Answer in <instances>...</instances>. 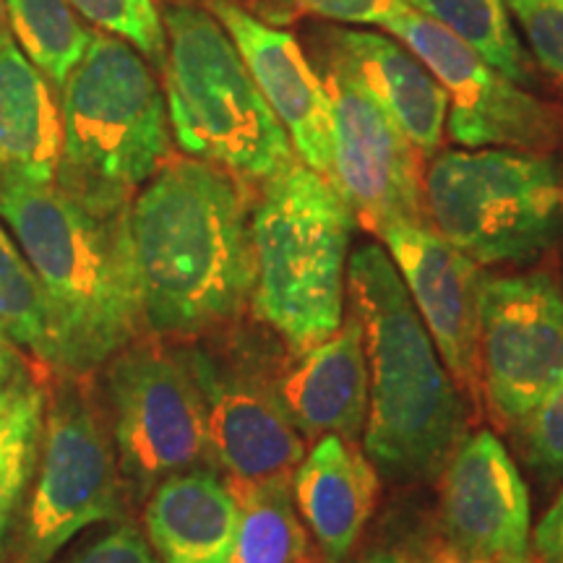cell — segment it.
Here are the masks:
<instances>
[{"mask_svg": "<svg viewBox=\"0 0 563 563\" xmlns=\"http://www.w3.org/2000/svg\"><path fill=\"white\" fill-rule=\"evenodd\" d=\"M26 382H32V378H24V382H13V384H9V382H0V418H3V415L11 410L13 399L19 397L21 386H24Z\"/></svg>", "mask_w": 563, "mask_h": 563, "instance_id": "cell-35", "label": "cell"}, {"mask_svg": "<svg viewBox=\"0 0 563 563\" xmlns=\"http://www.w3.org/2000/svg\"><path fill=\"white\" fill-rule=\"evenodd\" d=\"M321 60L342 68L394 118L422 157L441 150L446 136L449 100L418 55L391 34L365 30H321Z\"/></svg>", "mask_w": 563, "mask_h": 563, "instance_id": "cell-17", "label": "cell"}, {"mask_svg": "<svg viewBox=\"0 0 563 563\" xmlns=\"http://www.w3.org/2000/svg\"><path fill=\"white\" fill-rule=\"evenodd\" d=\"M199 340L183 350L207 402L217 473L238 485L290 483L306 439L279 397L282 365L269 344L232 327Z\"/></svg>", "mask_w": 563, "mask_h": 563, "instance_id": "cell-10", "label": "cell"}, {"mask_svg": "<svg viewBox=\"0 0 563 563\" xmlns=\"http://www.w3.org/2000/svg\"><path fill=\"white\" fill-rule=\"evenodd\" d=\"M352 311L361 316L368 355V418L363 452L399 481H428L467 431V410L452 373L415 311L410 292L382 245L350 256Z\"/></svg>", "mask_w": 563, "mask_h": 563, "instance_id": "cell-3", "label": "cell"}, {"mask_svg": "<svg viewBox=\"0 0 563 563\" xmlns=\"http://www.w3.org/2000/svg\"><path fill=\"white\" fill-rule=\"evenodd\" d=\"M228 485L241 504V525L228 563H319L295 511L290 483Z\"/></svg>", "mask_w": 563, "mask_h": 563, "instance_id": "cell-22", "label": "cell"}, {"mask_svg": "<svg viewBox=\"0 0 563 563\" xmlns=\"http://www.w3.org/2000/svg\"><path fill=\"white\" fill-rule=\"evenodd\" d=\"M352 228L355 217L334 183L298 157L258 183L251 308L290 355L340 329Z\"/></svg>", "mask_w": 563, "mask_h": 563, "instance_id": "cell-4", "label": "cell"}, {"mask_svg": "<svg viewBox=\"0 0 563 563\" xmlns=\"http://www.w3.org/2000/svg\"><path fill=\"white\" fill-rule=\"evenodd\" d=\"M45 384L26 382L11 410L0 418V561L11 548L13 530L24 509L34 470H37Z\"/></svg>", "mask_w": 563, "mask_h": 563, "instance_id": "cell-24", "label": "cell"}, {"mask_svg": "<svg viewBox=\"0 0 563 563\" xmlns=\"http://www.w3.org/2000/svg\"><path fill=\"white\" fill-rule=\"evenodd\" d=\"M0 220L40 285L47 371L91 376L146 332L129 207L97 211L55 183L0 180Z\"/></svg>", "mask_w": 563, "mask_h": 563, "instance_id": "cell-2", "label": "cell"}, {"mask_svg": "<svg viewBox=\"0 0 563 563\" xmlns=\"http://www.w3.org/2000/svg\"><path fill=\"white\" fill-rule=\"evenodd\" d=\"M382 26L410 47L441 84L449 100L446 131L456 144L467 150L504 146L538 154L563 144L561 108L509 79L433 19L405 3Z\"/></svg>", "mask_w": 563, "mask_h": 563, "instance_id": "cell-11", "label": "cell"}, {"mask_svg": "<svg viewBox=\"0 0 563 563\" xmlns=\"http://www.w3.org/2000/svg\"><path fill=\"white\" fill-rule=\"evenodd\" d=\"M55 186L97 211L131 207L170 157V121L150 60L121 37L91 30L84 58L58 91Z\"/></svg>", "mask_w": 563, "mask_h": 563, "instance_id": "cell-5", "label": "cell"}, {"mask_svg": "<svg viewBox=\"0 0 563 563\" xmlns=\"http://www.w3.org/2000/svg\"><path fill=\"white\" fill-rule=\"evenodd\" d=\"M5 13L19 51L60 91L70 68L87 53L89 26L70 0H5Z\"/></svg>", "mask_w": 563, "mask_h": 563, "instance_id": "cell-23", "label": "cell"}, {"mask_svg": "<svg viewBox=\"0 0 563 563\" xmlns=\"http://www.w3.org/2000/svg\"><path fill=\"white\" fill-rule=\"evenodd\" d=\"M443 540L501 563H530V490L490 431L456 443L441 470Z\"/></svg>", "mask_w": 563, "mask_h": 563, "instance_id": "cell-15", "label": "cell"}, {"mask_svg": "<svg viewBox=\"0 0 563 563\" xmlns=\"http://www.w3.org/2000/svg\"><path fill=\"white\" fill-rule=\"evenodd\" d=\"M91 30L121 37L162 68L165 63V24L157 0H70Z\"/></svg>", "mask_w": 563, "mask_h": 563, "instance_id": "cell-27", "label": "cell"}, {"mask_svg": "<svg viewBox=\"0 0 563 563\" xmlns=\"http://www.w3.org/2000/svg\"><path fill=\"white\" fill-rule=\"evenodd\" d=\"M561 207H563V188H561Z\"/></svg>", "mask_w": 563, "mask_h": 563, "instance_id": "cell-39", "label": "cell"}, {"mask_svg": "<svg viewBox=\"0 0 563 563\" xmlns=\"http://www.w3.org/2000/svg\"><path fill=\"white\" fill-rule=\"evenodd\" d=\"M378 488L376 464L355 441L336 433L316 439L295 467L292 501L329 563H340L357 543L376 509Z\"/></svg>", "mask_w": 563, "mask_h": 563, "instance_id": "cell-19", "label": "cell"}, {"mask_svg": "<svg viewBox=\"0 0 563 563\" xmlns=\"http://www.w3.org/2000/svg\"><path fill=\"white\" fill-rule=\"evenodd\" d=\"M165 24V104L180 152L235 173L251 186L298 157L253 81L243 55L209 9L170 3Z\"/></svg>", "mask_w": 563, "mask_h": 563, "instance_id": "cell-6", "label": "cell"}, {"mask_svg": "<svg viewBox=\"0 0 563 563\" xmlns=\"http://www.w3.org/2000/svg\"><path fill=\"white\" fill-rule=\"evenodd\" d=\"M251 183L170 154L129 207L146 332L199 340L232 327L253 295Z\"/></svg>", "mask_w": 563, "mask_h": 563, "instance_id": "cell-1", "label": "cell"}, {"mask_svg": "<svg viewBox=\"0 0 563 563\" xmlns=\"http://www.w3.org/2000/svg\"><path fill=\"white\" fill-rule=\"evenodd\" d=\"M530 538V551H534L538 563H563V488L553 498V504L548 506V511Z\"/></svg>", "mask_w": 563, "mask_h": 563, "instance_id": "cell-32", "label": "cell"}, {"mask_svg": "<svg viewBox=\"0 0 563 563\" xmlns=\"http://www.w3.org/2000/svg\"><path fill=\"white\" fill-rule=\"evenodd\" d=\"M382 241L439 357L470 405H481V264L464 256L428 220L394 222Z\"/></svg>", "mask_w": 563, "mask_h": 563, "instance_id": "cell-14", "label": "cell"}, {"mask_svg": "<svg viewBox=\"0 0 563 563\" xmlns=\"http://www.w3.org/2000/svg\"><path fill=\"white\" fill-rule=\"evenodd\" d=\"M0 327L19 347L45 363L47 329L37 279L16 238L0 224Z\"/></svg>", "mask_w": 563, "mask_h": 563, "instance_id": "cell-26", "label": "cell"}, {"mask_svg": "<svg viewBox=\"0 0 563 563\" xmlns=\"http://www.w3.org/2000/svg\"><path fill=\"white\" fill-rule=\"evenodd\" d=\"M352 563H407V561L399 559V555H394V553H371V555H365V559H357Z\"/></svg>", "mask_w": 563, "mask_h": 563, "instance_id": "cell-37", "label": "cell"}, {"mask_svg": "<svg viewBox=\"0 0 563 563\" xmlns=\"http://www.w3.org/2000/svg\"><path fill=\"white\" fill-rule=\"evenodd\" d=\"M426 220L475 264H525L561 228V175L538 152L446 150L422 178Z\"/></svg>", "mask_w": 563, "mask_h": 563, "instance_id": "cell-7", "label": "cell"}, {"mask_svg": "<svg viewBox=\"0 0 563 563\" xmlns=\"http://www.w3.org/2000/svg\"><path fill=\"white\" fill-rule=\"evenodd\" d=\"M100 371L104 418L125 490L144 498L170 475L217 470L207 402L186 350L136 340Z\"/></svg>", "mask_w": 563, "mask_h": 563, "instance_id": "cell-9", "label": "cell"}, {"mask_svg": "<svg viewBox=\"0 0 563 563\" xmlns=\"http://www.w3.org/2000/svg\"><path fill=\"white\" fill-rule=\"evenodd\" d=\"M540 68L563 81V0H525L509 5Z\"/></svg>", "mask_w": 563, "mask_h": 563, "instance_id": "cell-30", "label": "cell"}, {"mask_svg": "<svg viewBox=\"0 0 563 563\" xmlns=\"http://www.w3.org/2000/svg\"><path fill=\"white\" fill-rule=\"evenodd\" d=\"M368 386L365 332L355 311L332 336L292 352L279 371V397L306 441L327 433L355 441L368 418Z\"/></svg>", "mask_w": 563, "mask_h": 563, "instance_id": "cell-18", "label": "cell"}, {"mask_svg": "<svg viewBox=\"0 0 563 563\" xmlns=\"http://www.w3.org/2000/svg\"><path fill=\"white\" fill-rule=\"evenodd\" d=\"M30 378V365H26L21 347L11 340L9 332L0 327V382H24Z\"/></svg>", "mask_w": 563, "mask_h": 563, "instance_id": "cell-33", "label": "cell"}, {"mask_svg": "<svg viewBox=\"0 0 563 563\" xmlns=\"http://www.w3.org/2000/svg\"><path fill=\"white\" fill-rule=\"evenodd\" d=\"M426 563H501V561H493V559H485V555L467 553V551H462V548L449 543V540H439V543H433L431 548H428Z\"/></svg>", "mask_w": 563, "mask_h": 563, "instance_id": "cell-34", "label": "cell"}, {"mask_svg": "<svg viewBox=\"0 0 563 563\" xmlns=\"http://www.w3.org/2000/svg\"><path fill=\"white\" fill-rule=\"evenodd\" d=\"M58 91L19 51H0V180L55 183L60 154Z\"/></svg>", "mask_w": 563, "mask_h": 563, "instance_id": "cell-21", "label": "cell"}, {"mask_svg": "<svg viewBox=\"0 0 563 563\" xmlns=\"http://www.w3.org/2000/svg\"><path fill=\"white\" fill-rule=\"evenodd\" d=\"M58 563H159V559L136 527L118 522L70 548Z\"/></svg>", "mask_w": 563, "mask_h": 563, "instance_id": "cell-31", "label": "cell"}, {"mask_svg": "<svg viewBox=\"0 0 563 563\" xmlns=\"http://www.w3.org/2000/svg\"><path fill=\"white\" fill-rule=\"evenodd\" d=\"M522 454L534 473L548 481L563 475V368L522 426L517 428Z\"/></svg>", "mask_w": 563, "mask_h": 563, "instance_id": "cell-29", "label": "cell"}, {"mask_svg": "<svg viewBox=\"0 0 563 563\" xmlns=\"http://www.w3.org/2000/svg\"><path fill=\"white\" fill-rule=\"evenodd\" d=\"M302 165L332 180V104L327 84L292 32L264 24L238 0H209Z\"/></svg>", "mask_w": 563, "mask_h": 563, "instance_id": "cell-16", "label": "cell"}, {"mask_svg": "<svg viewBox=\"0 0 563 563\" xmlns=\"http://www.w3.org/2000/svg\"><path fill=\"white\" fill-rule=\"evenodd\" d=\"M238 525L241 504L211 467L165 477L144 509L146 538L162 563H228Z\"/></svg>", "mask_w": 563, "mask_h": 563, "instance_id": "cell-20", "label": "cell"}, {"mask_svg": "<svg viewBox=\"0 0 563 563\" xmlns=\"http://www.w3.org/2000/svg\"><path fill=\"white\" fill-rule=\"evenodd\" d=\"M11 24H9V13H5V0H0V51L5 45H11Z\"/></svg>", "mask_w": 563, "mask_h": 563, "instance_id": "cell-36", "label": "cell"}, {"mask_svg": "<svg viewBox=\"0 0 563 563\" xmlns=\"http://www.w3.org/2000/svg\"><path fill=\"white\" fill-rule=\"evenodd\" d=\"M514 3H525V0H506V5H514Z\"/></svg>", "mask_w": 563, "mask_h": 563, "instance_id": "cell-38", "label": "cell"}, {"mask_svg": "<svg viewBox=\"0 0 563 563\" xmlns=\"http://www.w3.org/2000/svg\"><path fill=\"white\" fill-rule=\"evenodd\" d=\"M477 352L488 410L517 431L563 368V285L555 272L483 279Z\"/></svg>", "mask_w": 563, "mask_h": 563, "instance_id": "cell-12", "label": "cell"}, {"mask_svg": "<svg viewBox=\"0 0 563 563\" xmlns=\"http://www.w3.org/2000/svg\"><path fill=\"white\" fill-rule=\"evenodd\" d=\"M89 376L53 373L37 470L19 517L11 563H53L76 534L123 517V481L104 407Z\"/></svg>", "mask_w": 563, "mask_h": 563, "instance_id": "cell-8", "label": "cell"}, {"mask_svg": "<svg viewBox=\"0 0 563 563\" xmlns=\"http://www.w3.org/2000/svg\"><path fill=\"white\" fill-rule=\"evenodd\" d=\"M405 3L467 42L509 79L517 84L532 81L530 55L514 30L506 0H405Z\"/></svg>", "mask_w": 563, "mask_h": 563, "instance_id": "cell-25", "label": "cell"}, {"mask_svg": "<svg viewBox=\"0 0 563 563\" xmlns=\"http://www.w3.org/2000/svg\"><path fill=\"white\" fill-rule=\"evenodd\" d=\"M399 5H405V0H249L245 9L264 24L285 26L298 19L384 24Z\"/></svg>", "mask_w": 563, "mask_h": 563, "instance_id": "cell-28", "label": "cell"}, {"mask_svg": "<svg viewBox=\"0 0 563 563\" xmlns=\"http://www.w3.org/2000/svg\"><path fill=\"white\" fill-rule=\"evenodd\" d=\"M321 63L332 104V183L355 224L378 235L394 222L426 220L422 154L361 84Z\"/></svg>", "mask_w": 563, "mask_h": 563, "instance_id": "cell-13", "label": "cell"}]
</instances>
